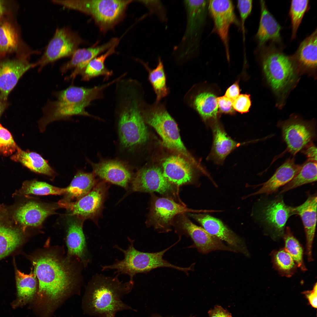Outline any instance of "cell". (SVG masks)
I'll return each instance as SVG.
<instances>
[{"label":"cell","instance_id":"cell-45","mask_svg":"<svg viewBox=\"0 0 317 317\" xmlns=\"http://www.w3.org/2000/svg\"><path fill=\"white\" fill-rule=\"evenodd\" d=\"M251 105L250 95L249 94L240 95L233 101L234 110L241 113L248 112Z\"/></svg>","mask_w":317,"mask_h":317},{"label":"cell","instance_id":"cell-53","mask_svg":"<svg viewBox=\"0 0 317 317\" xmlns=\"http://www.w3.org/2000/svg\"><path fill=\"white\" fill-rule=\"evenodd\" d=\"M4 106L2 102L0 101V115L4 110Z\"/></svg>","mask_w":317,"mask_h":317},{"label":"cell","instance_id":"cell-36","mask_svg":"<svg viewBox=\"0 0 317 317\" xmlns=\"http://www.w3.org/2000/svg\"><path fill=\"white\" fill-rule=\"evenodd\" d=\"M118 44L114 45L103 54L97 56L91 60L80 74L81 80L88 81L100 76H103L107 80L113 74V72L107 68L104 65L106 59L115 53V49Z\"/></svg>","mask_w":317,"mask_h":317},{"label":"cell","instance_id":"cell-27","mask_svg":"<svg viewBox=\"0 0 317 317\" xmlns=\"http://www.w3.org/2000/svg\"><path fill=\"white\" fill-rule=\"evenodd\" d=\"M16 296L11 303V307L14 309L22 308L28 304L30 305L36 298L38 288L34 273L26 274L16 269Z\"/></svg>","mask_w":317,"mask_h":317},{"label":"cell","instance_id":"cell-29","mask_svg":"<svg viewBox=\"0 0 317 317\" xmlns=\"http://www.w3.org/2000/svg\"><path fill=\"white\" fill-rule=\"evenodd\" d=\"M14 161L20 162L23 166L36 173L52 178L56 175L54 169L39 154L29 151H24L18 147L16 153L11 157Z\"/></svg>","mask_w":317,"mask_h":317},{"label":"cell","instance_id":"cell-4","mask_svg":"<svg viewBox=\"0 0 317 317\" xmlns=\"http://www.w3.org/2000/svg\"><path fill=\"white\" fill-rule=\"evenodd\" d=\"M143 95L132 88L124 89L117 95L116 110L120 143L123 148L130 151L144 143L148 138L141 112Z\"/></svg>","mask_w":317,"mask_h":317},{"label":"cell","instance_id":"cell-28","mask_svg":"<svg viewBox=\"0 0 317 317\" xmlns=\"http://www.w3.org/2000/svg\"><path fill=\"white\" fill-rule=\"evenodd\" d=\"M301 165L297 164L293 159H289L279 167L273 175L262 184V187L250 195L262 194H269L276 191L285 185L297 174Z\"/></svg>","mask_w":317,"mask_h":317},{"label":"cell","instance_id":"cell-30","mask_svg":"<svg viewBox=\"0 0 317 317\" xmlns=\"http://www.w3.org/2000/svg\"><path fill=\"white\" fill-rule=\"evenodd\" d=\"M95 183L94 173L78 171L70 184L65 188L64 198L60 200L71 202L78 200L90 191Z\"/></svg>","mask_w":317,"mask_h":317},{"label":"cell","instance_id":"cell-31","mask_svg":"<svg viewBox=\"0 0 317 317\" xmlns=\"http://www.w3.org/2000/svg\"><path fill=\"white\" fill-rule=\"evenodd\" d=\"M260 5L261 16L256 36L262 45L269 40H279L281 27L267 9L264 1H261Z\"/></svg>","mask_w":317,"mask_h":317},{"label":"cell","instance_id":"cell-39","mask_svg":"<svg viewBox=\"0 0 317 317\" xmlns=\"http://www.w3.org/2000/svg\"><path fill=\"white\" fill-rule=\"evenodd\" d=\"M65 191V188H58L35 179L25 181L20 190V193L24 195H60L64 194Z\"/></svg>","mask_w":317,"mask_h":317},{"label":"cell","instance_id":"cell-20","mask_svg":"<svg viewBox=\"0 0 317 317\" xmlns=\"http://www.w3.org/2000/svg\"><path fill=\"white\" fill-rule=\"evenodd\" d=\"M29 55L19 59L6 60L0 63L1 97L5 100L20 77L33 68L28 60Z\"/></svg>","mask_w":317,"mask_h":317},{"label":"cell","instance_id":"cell-8","mask_svg":"<svg viewBox=\"0 0 317 317\" xmlns=\"http://www.w3.org/2000/svg\"><path fill=\"white\" fill-rule=\"evenodd\" d=\"M141 112L145 122L155 129L165 146L192 158L181 141L176 122L167 111L164 104L156 102L149 104L144 102Z\"/></svg>","mask_w":317,"mask_h":317},{"label":"cell","instance_id":"cell-11","mask_svg":"<svg viewBox=\"0 0 317 317\" xmlns=\"http://www.w3.org/2000/svg\"><path fill=\"white\" fill-rule=\"evenodd\" d=\"M263 68L267 80L273 89L283 90L294 80L295 71L289 58L276 50H270L263 59Z\"/></svg>","mask_w":317,"mask_h":317},{"label":"cell","instance_id":"cell-12","mask_svg":"<svg viewBox=\"0 0 317 317\" xmlns=\"http://www.w3.org/2000/svg\"><path fill=\"white\" fill-rule=\"evenodd\" d=\"M208 9L213 19L215 31L223 43L229 59V30L233 24H238L233 2L230 0H210L208 1Z\"/></svg>","mask_w":317,"mask_h":317},{"label":"cell","instance_id":"cell-51","mask_svg":"<svg viewBox=\"0 0 317 317\" xmlns=\"http://www.w3.org/2000/svg\"><path fill=\"white\" fill-rule=\"evenodd\" d=\"M305 153L308 158V160L316 161L317 149L315 146L311 145L309 146L305 151Z\"/></svg>","mask_w":317,"mask_h":317},{"label":"cell","instance_id":"cell-17","mask_svg":"<svg viewBox=\"0 0 317 317\" xmlns=\"http://www.w3.org/2000/svg\"><path fill=\"white\" fill-rule=\"evenodd\" d=\"M190 215L200 223L210 234L225 242L237 252H240L247 257L249 256L244 241L220 220L205 214H190Z\"/></svg>","mask_w":317,"mask_h":317},{"label":"cell","instance_id":"cell-48","mask_svg":"<svg viewBox=\"0 0 317 317\" xmlns=\"http://www.w3.org/2000/svg\"><path fill=\"white\" fill-rule=\"evenodd\" d=\"M208 314L209 317H232L230 313L219 305L210 309Z\"/></svg>","mask_w":317,"mask_h":317},{"label":"cell","instance_id":"cell-10","mask_svg":"<svg viewBox=\"0 0 317 317\" xmlns=\"http://www.w3.org/2000/svg\"><path fill=\"white\" fill-rule=\"evenodd\" d=\"M149 214L146 221L148 226H153L160 232L171 230L174 217L186 212H209V210H195L188 208L184 204L176 202L169 197H159L152 195Z\"/></svg>","mask_w":317,"mask_h":317},{"label":"cell","instance_id":"cell-2","mask_svg":"<svg viewBox=\"0 0 317 317\" xmlns=\"http://www.w3.org/2000/svg\"><path fill=\"white\" fill-rule=\"evenodd\" d=\"M119 276H108L98 274L93 276L82 301L85 313L97 317H115L119 311H136L122 300L131 291L134 281L123 282L120 281Z\"/></svg>","mask_w":317,"mask_h":317},{"label":"cell","instance_id":"cell-50","mask_svg":"<svg viewBox=\"0 0 317 317\" xmlns=\"http://www.w3.org/2000/svg\"><path fill=\"white\" fill-rule=\"evenodd\" d=\"M240 92L239 86L237 81L227 89L225 96L233 101L239 96Z\"/></svg>","mask_w":317,"mask_h":317},{"label":"cell","instance_id":"cell-43","mask_svg":"<svg viewBox=\"0 0 317 317\" xmlns=\"http://www.w3.org/2000/svg\"><path fill=\"white\" fill-rule=\"evenodd\" d=\"M18 147L10 132L0 123V155H11Z\"/></svg>","mask_w":317,"mask_h":317},{"label":"cell","instance_id":"cell-19","mask_svg":"<svg viewBox=\"0 0 317 317\" xmlns=\"http://www.w3.org/2000/svg\"><path fill=\"white\" fill-rule=\"evenodd\" d=\"M119 41L118 38H113L102 45L77 49L72 55L70 60L61 66L60 68L61 72L64 73L73 69V71L66 77V79L73 80L77 75L81 74L91 60L114 45L118 44Z\"/></svg>","mask_w":317,"mask_h":317},{"label":"cell","instance_id":"cell-47","mask_svg":"<svg viewBox=\"0 0 317 317\" xmlns=\"http://www.w3.org/2000/svg\"><path fill=\"white\" fill-rule=\"evenodd\" d=\"M218 107L220 112L223 113L233 114L235 110L233 106V100L225 96L217 98Z\"/></svg>","mask_w":317,"mask_h":317},{"label":"cell","instance_id":"cell-5","mask_svg":"<svg viewBox=\"0 0 317 317\" xmlns=\"http://www.w3.org/2000/svg\"><path fill=\"white\" fill-rule=\"evenodd\" d=\"M129 240V243L126 249H124L117 245L114 246L123 253V259L122 260L117 259L114 263L110 265L102 266V271L115 270L114 274L119 275H127L129 276L130 280H134V277L136 274L148 273L158 268L168 267L177 269L184 272L187 275L189 274V271L193 270V264L188 267H183L173 265L163 258L165 253L177 244L181 240L180 238L168 248L155 252L139 251L134 247V241L130 239Z\"/></svg>","mask_w":317,"mask_h":317},{"label":"cell","instance_id":"cell-25","mask_svg":"<svg viewBox=\"0 0 317 317\" xmlns=\"http://www.w3.org/2000/svg\"><path fill=\"white\" fill-rule=\"evenodd\" d=\"M211 127L213 142L208 158L216 163L220 164L233 150L245 143H238L232 139L216 119L213 122Z\"/></svg>","mask_w":317,"mask_h":317},{"label":"cell","instance_id":"cell-52","mask_svg":"<svg viewBox=\"0 0 317 317\" xmlns=\"http://www.w3.org/2000/svg\"><path fill=\"white\" fill-rule=\"evenodd\" d=\"M5 7L2 1L0 0V20L4 14L5 12Z\"/></svg>","mask_w":317,"mask_h":317},{"label":"cell","instance_id":"cell-14","mask_svg":"<svg viewBox=\"0 0 317 317\" xmlns=\"http://www.w3.org/2000/svg\"><path fill=\"white\" fill-rule=\"evenodd\" d=\"M173 185L164 176L157 167L143 168L139 170L132 181L133 191L144 192H157L163 195L172 193L175 195Z\"/></svg>","mask_w":317,"mask_h":317},{"label":"cell","instance_id":"cell-41","mask_svg":"<svg viewBox=\"0 0 317 317\" xmlns=\"http://www.w3.org/2000/svg\"><path fill=\"white\" fill-rule=\"evenodd\" d=\"M272 258L275 267L281 274L290 277L295 272L297 265L292 257L284 249L275 252Z\"/></svg>","mask_w":317,"mask_h":317},{"label":"cell","instance_id":"cell-21","mask_svg":"<svg viewBox=\"0 0 317 317\" xmlns=\"http://www.w3.org/2000/svg\"><path fill=\"white\" fill-rule=\"evenodd\" d=\"M88 160L94 173L106 181L126 188L132 178V174L130 168L122 161L103 160L94 163Z\"/></svg>","mask_w":317,"mask_h":317},{"label":"cell","instance_id":"cell-13","mask_svg":"<svg viewBox=\"0 0 317 317\" xmlns=\"http://www.w3.org/2000/svg\"><path fill=\"white\" fill-rule=\"evenodd\" d=\"M181 216L179 228L181 233L190 237L193 242V245L188 248H195L199 252L204 254L215 250L237 252L203 228L194 224L184 215Z\"/></svg>","mask_w":317,"mask_h":317},{"label":"cell","instance_id":"cell-34","mask_svg":"<svg viewBox=\"0 0 317 317\" xmlns=\"http://www.w3.org/2000/svg\"><path fill=\"white\" fill-rule=\"evenodd\" d=\"M0 221V259L11 253L22 243V232Z\"/></svg>","mask_w":317,"mask_h":317},{"label":"cell","instance_id":"cell-42","mask_svg":"<svg viewBox=\"0 0 317 317\" xmlns=\"http://www.w3.org/2000/svg\"><path fill=\"white\" fill-rule=\"evenodd\" d=\"M308 0H292L290 10L292 26V39L295 38L297 31L308 7Z\"/></svg>","mask_w":317,"mask_h":317},{"label":"cell","instance_id":"cell-9","mask_svg":"<svg viewBox=\"0 0 317 317\" xmlns=\"http://www.w3.org/2000/svg\"><path fill=\"white\" fill-rule=\"evenodd\" d=\"M84 41L77 33L68 27L57 28L42 56L33 64L40 72L46 65L61 58L72 56Z\"/></svg>","mask_w":317,"mask_h":317},{"label":"cell","instance_id":"cell-15","mask_svg":"<svg viewBox=\"0 0 317 317\" xmlns=\"http://www.w3.org/2000/svg\"><path fill=\"white\" fill-rule=\"evenodd\" d=\"M283 137L289 151L295 155L314 139L315 129L311 124L298 119H291L281 126Z\"/></svg>","mask_w":317,"mask_h":317},{"label":"cell","instance_id":"cell-37","mask_svg":"<svg viewBox=\"0 0 317 317\" xmlns=\"http://www.w3.org/2000/svg\"><path fill=\"white\" fill-rule=\"evenodd\" d=\"M317 180L316 161L308 160L302 165L297 174L285 185L280 193Z\"/></svg>","mask_w":317,"mask_h":317},{"label":"cell","instance_id":"cell-22","mask_svg":"<svg viewBox=\"0 0 317 317\" xmlns=\"http://www.w3.org/2000/svg\"><path fill=\"white\" fill-rule=\"evenodd\" d=\"M293 214L292 207L287 206L282 200L279 199L268 203L262 211L263 219L272 230L274 239L284 237L286 223Z\"/></svg>","mask_w":317,"mask_h":317},{"label":"cell","instance_id":"cell-38","mask_svg":"<svg viewBox=\"0 0 317 317\" xmlns=\"http://www.w3.org/2000/svg\"><path fill=\"white\" fill-rule=\"evenodd\" d=\"M19 44L17 32L8 21H0V56L16 50Z\"/></svg>","mask_w":317,"mask_h":317},{"label":"cell","instance_id":"cell-40","mask_svg":"<svg viewBox=\"0 0 317 317\" xmlns=\"http://www.w3.org/2000/svg\"><path fill=\"white\" fill-rule=\"evenodd\" d=\"M285 250L291 256L297 266L301 270H307L303 259V250L299 242L293 235L290 228L287 227L284 236Z\"/></svg>","mask_w":317,"mask_h":317},{"label":"cell","instance_id":"cell-1","mask_svg":"<svg viewBox=\"0 0 317 317\" xmlns=\"http://www.w3.org/2000/svg\"><path fill=\"white\" fill-rule=\"evenodd\" d=\"M33 263L38 288L30 306L38 317H51L70 296L76 285L75 275L69 263L54 253L40 254Z\"/></svg>","mask_w":317,"mask_h":317},{"label":"cell","instance_id":"cell-3","mask_svg":"<svg viewBox=\"0 0 317 317\" xmlns=\"http://www.w3.org/2000/svg\"><path fill=\"white\" fill-rule=\"evenodd\" d=\"M114 79L104 84L86 88L70 86L60 91L55 92L54 101H48L42 108V117L38 122L39 129L43 132L47 126L53 122L70 120L75 115L83 116L99 119L90 114L85 108L96 100L102 98L104 90L115 83Z\"/></svg>","mask_w":317,"mask_h":317},{"label":"cell","instance_id":"cell-18","mask_svg":"<svg viewBox=\"0 0 317 317\" xmlns=\"http://www.w3.org/2000/svg\"><path fill=\"white\" fill-rule=\"evenodd\" d=\"M55 206L51 205L31 201L19 207L15 211L14 218L21 227L23 232L29 227L41 225L48 216L54 214Z\"/></svg>","mask_w":317,"mask_h":317},{"label":"cell","instance_id":"cell-49","mask_svg":"<svg viewBox=\"0 0 317 317\" xmlns=\"http://www.w3.org/2000/svg\"><path fill=\"white\" fill-rule=\"evenodd\" d=\"M317 283L313 286V289L303 292V294L308 299L310 305L313 307L316 308L317 307Z\"/></svg>","mask_w":317,"mask_h":317},{"label":"cell","instance_id":"cell-26","mask_svg":"<svg viewBox=\"0 0 317 317\" xmlns=\"http://www.w3.org/2000/svg\"><path fill=\"white\" fill-rule=\"evenodd\" d=\"M68 220L66 238L68 254L80 258L85 266L90 261L87 256L85 236L81 218L73 216Z\"/></svg>","mask_w":317,"mask_h":317},{"label":"cell","instance_id":"cell-6","mask_svg":"<svg viewBox=\"0 0 317 317\" xmlns=\"http://www.w3.org/2000/svg\"><path fill=\"white\" fill-rule=\"evenodd\" d=\"M132 0H55L54 4L91 16L100 31L112 29L124 17Z\"/></svg>","mask_w":317,"mask_h":317},{"label":"cell","instance_id":"cell-23","mask_svg":"<svg viewBox=\"0 0 317 317\" xmlns=\"http://www.w3.org/2000/svg\"><path fill=\"white\" fill-rule=\"evenodd\" d=\"M317 196L309 197L301 205L292 207L294 214L300 215L305 229L306 237V254L309 262L313 260L312 245L315 235L317 219Z\"/></svg>","mask_w":317,"mask_h":317},{"label":"cell","instance_id":"cell-44","mask_svg":"<svg viewBox=\"0 0 317 317\" xmlns=\"http://www.w3.org/2000/svg\"><path fill=\"white\" fill-rule=\"evenodd\" d=\"M138 1L144 5L150 12L155 14L160 20L164 22L167 19L166 9L159 0H139Z\"/></svg>","mask_w":317,"mask_h":317},{"label":"cell","instance_id":"cell-35","mask_svg":"<svg viewBox=\"0 0 317 317\" xmlns=\"http://www.w3.org/2000/svg\"><path fill=\"white\" fill-rule=\"evenodd\" d=\"M294 57L299 64L303 67L309 68L316 67V29L301 42Z\"/></svg>","mask_w":317,"mask_h":317},{"label":"cell","instance_id":"cell-54","mask_svg":"<svg viewBox=\"0 0 317 317\" xmlns=\"http://www.w3.org/2000/svg\"><path fill=\"white\" fill-rule=\"evenodd\" d=\"M151 317H162V316H160V315H159L158 314H153V315H152V316H151ZM194 317L190 316V317Z\"/></svg>","mask_w":317,"mask_h":317},{"label":"cell","instance_id":"cell-33","mask_svg":"<svg viewBox=\"0 0 317 317\" xmlns=\"http://www.w3.org/2000/svg\"><path fill=\"white\" fill-rule=\"evenodd\" d=\"M144 67L148 73V80L156 96V102H159L169 93L166 84V77L163 62L160 57L158 58L157 65L155 68H150L148 63L139 59L136 60Z\"/></svg>","mask_w":317,"mask_h":317},{"label":"cell","instance_id":"cell-32","mask_svg":"<svg viewBox=\"0 0 317 317\" xmlns=\"http://www.w3.org/2000/svg\"><path fill=\"white\" fill-rule=\"evenodd\" d=\"M190 104L205 122L216 119L218 112L217 98L208 92L198 93L190 98Z\"/></svg>","mask_w":317,"mask_h":317},{"label":"cell","instance_id":"cell-24","mask_svg":"<svg viewBox=\"0 0 317 317\" xmlns=\"http://www.w3.org/2000/svg\"><path fill=\"white\" fill-rule=\"evenodd\" d=\"M162 166L164 176L178 189L190 183L193 179V170L191 165L181 156H172L167 158Z\"/></svg>","mask_w":317,"mask_h":317},{"label":"cell","instance_id":"cell-16","mask_svg":"<svg viewBox=\"0 0 317 317\" xmlns=\"http://www.w3.org/2000/svg\"><path fill=\"white\" fill-rule=\"evenodd\" d=\"M105 193L104 185L101 183L75 201L65 202L60 200L58 204L70 211L72 216L81 218H91L98 214L101 209Z\"/></svg>","mask_w":317,"mask_h":317},{"label":"cell","instance_id":"cell-7","mask_svg":"<svg viewBox=\"0 0 317 317\" xmlns=\"http://www.w3.org/2000/svg\"><path fill=\"white\" fill-rule=\"evenodd\" d=\"M183 3L186 15V30L173 51L176 61L179 63L188 61L198 52L208 5L206 0H185Z\"/></svg>","mask_w":317,"mask_h":317},{"label":"cell","instance_id":"cell-46","mask_svg":"<svg viewBox=\"0 0 317 317\" xmlns=\"http://www.w3.org/2000/svg\"><path fill=\"white\" fill-rule=\"evenodd\" d=\"M237 5L242 26L244 27L245 22L252 11V1L251 0H239L237 1Z\"/></svg>","mask_w":317,"mask_h":317}]
</instances>
